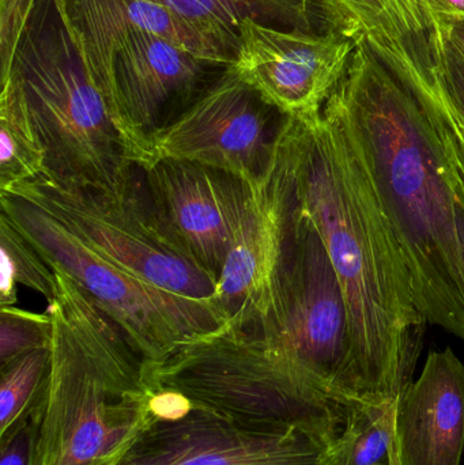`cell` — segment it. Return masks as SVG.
<instances>
[{
	"instance_id": "1",
	"label": "cell",
	"mask_w": 464,
	"mask_h": 465,
	"mask_svg": "<svg viewBox=\"0 0 464 465\" xmlns=\"http://www.w3.org/2000/svg\"><path fill=\"white\" fill-rule=\"evenodd\" d=\"M296 198L345 297L362 401L395 403L411 382L428 322L370 150L337 87L321 114L300 120Z\"/></svg>"
},
{
	"instance_id": "2",
	"label": "cell",
	"mask_w": 464,
	"mask_h": 465,
	"mask_svg": "<svg viewBox=\"0 0 464 465\" xmlns=\"http://www.w3.org/2000/svg\"><path fill=\"white\" fill-rule=\"evenodd\" d=\"M337 90L370 150L425 320L464 341V246L435 127L419 98L362 41Z\"/></svg>"
},
{
	"instance_id": "3",
	"label": "cell",
	"mask_w": 464,
	"mask_h": 465,
	"mask_svg": "<svg viewBox=\"0 0 464 465\" xmlns=\"http://www.w3.org/2000/svg\"><path fill=\"white\" fill-rule=\"evenodd\" d=\"M49 303L51 366L35 412L30 465H106L152 412V366L62 271Z\"/></svg>"
},
{
	"instance_id": "4",
	"label": "cell",
	"mask_w": 464,
	"mask_h": 465,
	"mask_svg": "<svg viewBox=\"0 0 464 465\" xmlns=\"http://www.w3.org/2000/svg\"><path fill=\"white\" fill-rule=\"evenodd\" d=\"M8 76L24 93L45 152L43 176L111 196L130 190L138 158L93 79L59 0L35 3Z\"/></svg>"
},
{
	"instance_id": "5",
	"label": "cell",
	"mask_w": 464,
	"mask_h": 465,
	"mask_svg": "<svg viewBox=\"0 0 464 465\" xmlns=\"http://www.w3.org/2000/svg\"><path fill=\"white\" fill-rule=\"evenodd\" d=\"M150 366L155 390L259 430L340 437L354 409L324 395L274 344L229 324Z\"/></svg>"
},
{
	"instance_id": "6",
	"label": "cell",
	"mask_w": 464,
	"mask_h": 465,
	"mask_svg": "<svg viewBox=\"0 0 464 465\" xmlns=\"http://www.w3.org/2000/svg\"><path fill=\"white\" fill-rule=\"evenodd\" d=\"M0 212L37 249L51 268L75 282L127 336L150 365L229 324L218 306L171 294L142 281L40 204L16 191H0Z\"/></svg>"
},
{
	"instance_id": "7",
	"label": "cell",
	"mask_w": 464,
	"mask_h": 465,
	"mask_svg": "<svg viewBox=\"0 0 464 465\" xmlns=\"http://www.w3.org/2000/svg\"><path fill=\"white\" fill-rule=\"evenodd\" d=\"M248 332L274 344L332 401L367 406L357 384L348 309L337 272L297 198L271 311L261 327Z\"/></svg>"
},
{
	"instance_id": "8",
	"label": "cell",
	"mask_w": 464,
	"mask_h": 465,
	"mask_svg": "<svg viewBox=\"0 0 464 465\" xmlns=\"http://www.w3.org/2000/svg\"><path fill=\"white\" fill-rule=\"evenodd\" d=\"M8 188L40 204L84 242L142 281L171 294L218 306L212 276L187 257L155 217L141 165L123 196L65 187L45 176Z\"/></svg>"
},
{
	"instance_id": "9",
	"label": "cell",
	"mask_w": 464,
	"mask_h": 465,
	"mask_svg": "<svg viewBox=\"0 0 464 465\" xmlns=\"http://www.w3.org/2000/svg\"><path fill=\"white\" fill-rule=\"evenodd\" d=\"M338 439L248 428L154 390L143 428L106 465H324Z\"/></svg>"
},
{
	"instance_id": "10",
	"label": "cell",
	"mask_w": 464,
	"mask_h": 465,
	"mask_svg": "<svg viewBox=\"0 0 464 465\" xmlns=\"http://www.w3.org/2000/svg\"><path fill=\"white\" fill-rule=\"evenodd\" d=\"M300 120L288 117L271 161L247 199L239 232L215 286L229 325L253 331L271 311L278 272L296 206Z\"/></svg>"
},
{
	"instance_id": "11",
	"label": "cell",
	"mask_w": 464,
	"mask_h": 465,
	"mask_svg": "<svg viewBox=\"0 0 464 465\" xmlns=\"http://www.w3.org/2000/svg\"><path fill=\"white\" fill-rule=\"evenodd\" d=\"M288 116L245 84L233 65L171 127L153 139V158L191 161L255 184Z\"/></svg>"
},
{
	"instance_id": "12",
	"label": "cell",
	"mask_w": 464,
	"mask_h": 465,
	"mask_svg": "<svg viewBox=\"0 0 464 465\" xmlns=\"http://www.w3.org/2000/svg\"><path fill=\"white\" fill-rule=\"evenodd\" d=\"M354 48L334 29H278L247 18L240 24L233 68L285 116L307 120L321 114Z\"/></svg>"
},
{
	"instance_id": "13",
	"label": "cell",
	"mask_w": 464,
	"mask_h": 465,
	"mask_svg": "<svg viewBox=\"0 0 464 465\" xmlns=\"http://www.w3.org/2000/svg\"><path fill=\"white\" fill-rule=\"evenodd\" d=\"M141 168L155 217L217 286L242 223L247 183L174 158H153Z\"/></svg>"
},
{
	"instance_id": "14",
	"label": "cell",
	"mask_w": 464,
	"mask_h": 465,
	"mask_svg": "<svg viewBox=\"0 0 464 465\" xmlns=\"http://www.w3.org/2000/svg\"><path fill=\"white\" fill-rule=\"evenodd\" d=\"M332 29L362 41L420 100L444 90V30L428 0H321Z\"/></svg>"
},
{
	"instance_id": "15",
	"label": "cell",
	"mask_w": 464,
	"mask_h": 465,
	"mask_svg": "<svg viewBox=\"0 0 464 465\" xmlns=\"http://www.w3.org/2000/svg\"><path fill=\"white\" fill-rule=\"evenodd\" d=\"M395 447L402 465L462 463L464 363L449 347L430 352L420 379L400 393Z\"/></svg>"
},
{
	"instance_id": "16",
	"label": "cell",
	"mask_w": 464,
	"mask_h": 465,
	"mask_svg": "<svg viewBox=\"0 0 464 465\" xmlns=\"http://www.w3.org/2000/svg\"><path fill=\"white\" fill-rule=\"evenodd\" d=\"M237 51L240 24L250 18L278 29L327 32L331 19L321 0H157Z\"/></svg>"
},
{
	"instance_id": "17",
	"label": "cell",
	"mask_w": 464,
	"mask_h": 465,
	"mask_svg": "<svg viewBox=\"0 0 464 465\" xmlns=\"http://www.w3.org/2000/svg\"><path fill=\"white\" fill-rule=\"evenodd\" d=\"M0 92V191L45 174V152L21 87L8 76Z\"/></svg>"
},
{
	"instance_id": "18",
	"label": "cell",
	"mask_w": 464,
	"mask_h": 465,
	"mask_svg": "<svg viewBox=\"0 0 464 465\" xmlns=\"http://www.w3.org/2000/svg\"><path fill=\"white\" fill-rule=\"evenodd\" d=\"M51 366V347L0 365V441L15 433L38 409Z\"/></svg>"
},
{
	"instance_id": "19",
	"label": "cell",
	"mask_w": 464,
	"mask_h": 465,
	"mask_svg": "<svg viewBox=\"0 0 464 465\" xmlns=\"http://www.w3.org/2000/svg\"><path fill=\"white\" fill-rule=\"evenodd\" d=\"M0 257V306L15 305L18 284L43 295L48 303L56 300L59 283L51 265L2 212Z\"/></svg>"
},
{
	"instance_id": "20",
	"label": "cell",
	"mask_w": 464,
	"mask_h": 465,
	"mask_svg": "<svg viewBox=\"0 0 464 465\" xmlns=\"http://www.w3.org/2000/svg\"><path fill=\"white\" fill-rule=\"evenodd\" d=\"M51 314L35 313L15 305L0 306V365L33 350L51 347Z\"/></svg>"
},
{
	"instance_id": "21",
	"label": "cell",
	"mask_w": 464,
	"mask_h": 465,
	"mask_svg": "<svg viewBox=\"0 0 464 465\" xmlns=\"http://www.w3.org/2000/svg\"><path fill=\"white\" fill-rule=\"evenodd\" d=\"M38 0H0V84L10 73L22 30Z\"/></svg>"
},
{
	"instance_id": "22",
	"label": "cell",
	"mask_w": 464,
	"mask_h": 465,
	"mask_svg": "<svg viewBox=\"0 0 464 465\" xmlns=\"http://www.w3.org/2000/svg\"><path fill=\"white\" fill-rule=\"evenodd\" d=\"M424 109L435 127L441 146L464 165V124L452 108L451 101L447 100L432 108Z\"/></svg>"
},
{
	"instance_id": "23",
	"label": "cell",
	"mask_w": 464,
	"mask_h": 465,
	"mask_svg": "<svg viewBox=\"0 0 464 465\" xmlns=\"http://www.w3.org/2000/svg\"><path fill=\"white\" fill-rule=\"evenodd\" d=\"M444 89L464 124V59L444 35Z\"/></svg>"
},
{
	"instance_id": "24",
	"label": "cell",
	"mask_w": 464,
	"mask_h": 465,
	"mask_svg": "<svg viewBox=\"0 0 464 465\" xmlns=\"http://www.w3.org/2000/svg\"><path fill=\"white\" fill-rule=\"evenodd\" d=\"M35 417L21 429L0 441V465H30L35 442Z\"/></svg>"
},
{
	"instance_id": "25",
	"label": "cell",
	"mask_w": 464,
	"mask_h": 465,
	"mask_svg": "<svg viewBox=\"0 0 464 465\" xmlns=\"http://www.w3.org/2000/svg\"><path fill=\"white\" fill-rule=\"evenodd\" d=\"M440 16L443 22L444 35L457 48L464 59V18L458 16Z\"/></svg>"
},
{
	"instance_id": "26",
	"label": "cell",
	"mask_w": 464,
	"mask_h": 465,
	"mask_svg": "<svg viewBox=\"0 0 464 465\" xmlns=\"http://www.w3.org/2000/svg\"><path fill=\"white\" fill-rule=\"evenodd\" d=\"M438 15L464 18V0H428Z\"/></svg>"
},
{
	"instance_id": "27",
	"label": "cell",
	"mask_w": 464,
	"mask_h": 465,
	"mask_svg": "<svg viewBox=\"0 0 464 465\" xmlns=\"http://www.w3.org/2000/svg\"><path fill=\"white\" fill-rule=\"evenodd\" d=\"M441 147H443V146H441ZM443 150H444V153H446V154L449 155V157H451L452 160L457 161V163H459V165L462 166V168L464 169L463 163H460V161L458 160V158L455 157V155H452L451 153H449V150L444 149V147H443Z\"/></svg>"
},
{
	"instance_id": "28",
	"label": "cell",
	"mask_w": 464,
	"mask_h": 465,
	"mask_svg": "<svg viewBox=\"0 0 464 465\" xmlns=\"http://www.w3.org/2000/svg\"><path fill=\"white\" fill-rule=\"evenodd\" d=\"M390 465H402V464H400V458H398V456H392L391 463H390Z\"/></svg>"
}]
</instances>
